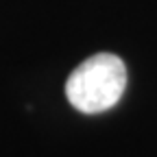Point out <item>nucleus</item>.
<instances>
[{"instance_id": "f257e3e1", "label": "nucleus", "mask_w": 157, "mask_h": 157, "mask_svg": "<svg viewBox=\"0 0 157 157\" xmlns=\"http://www.w3.org/2000/svg\"><path fill=\"white\" fill-rule=\"evenodd\" d=\"M127 87V68L120 57L98 52L78 66L66 81V96L74 109L101 113L122 98Z\"/></svg>"}]
</instances>
